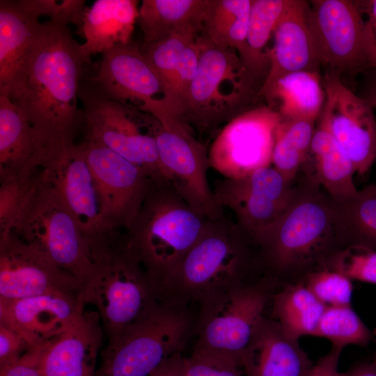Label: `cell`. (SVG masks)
<instances>
[{"label": "cell", "mask_w": 376, "mask_h": 376, "mask_svg": "<svg viewBox=\"0 0 376 376\" xmlns=\"http://www.w3.org/2000/svg\"><path fill=\"white\" fill-rule=\"evenodd\" d=\"M272 300V319L287 336L297 340L313 335L326 307L301 283L273 294Z\"/></svg>", "instance_id": "cell-33"}, {"label": "cell", "mask_w": 376, "mask_h": 376, "mask_svg": "<svg viewBox=\"0 0 376 376\" xmlns=\"http://www.w3.org/2000/svg\"><path fill=\"white\" fill-rule=\"evenodd\" d=\"M300 171L333 200H344L358 191L353 180L356 173L350 158L328 129L319 123L315 127L310 150Z\"/></svg>", "instance_id": "cell-25"}, {"label": "cell", "mask_w": 376, "mask_h": 376, "mask_svg": "<svg viewBox=\"0 0 376 376\" xmlns=\"http://www.w3.org/2000/svg\"><path fill=\"white\" fill-rule=\"evenodd\" d=\"M158 157L166 179L183 199L208 219L221 217L207 180L208 152L178 118L158 119L154 128Z\"/></svg>", "instance_id": "cell-12"}, {"label": "cell", "mask_w": 376, "mask_h": 376, "mask_svg": "<svg viewBox=\"0 0 376 376\" xmlns=\"http://www.w3.org/2000/svg\"><path fill=\"white\" fill-rule=\"evenodd\" d=\"M271 279L245 281L201 302L194 350L233 359L243 354L272 299Z\"/></svg>", "instance_id": "cell-9"}, {"label": "cell", "mask_w": 376, "mask_h": 376, "mask_svg": "<svg viewBox=\"0 0 376 376\" xmlns=\"http://www.w3.org/2000/svg\"><path fill=\"white\" fill-rule=\"evenodd\" d=\"M343 349L332 346L313 366L308 376H339L338 366Z\"/></svg>", "instance_id": "cell-45"}, {"label": "cell", "mask_w": 376, "mask_h": 376, "mask_svg": "<svg viewBox=\"0 0 376 376\" xmlns=\"http://www.w3.org/2000/svg\"><path fill=\"white\" fill-rule=\"evenodd\" d=\"M199 37L185 48L174 74L170 102L182 119L189 90L198 69L201 52Z\"/></svg>", "instance_id": "cell-39"}, {"label": "cell", "mask_w": 376, "mask_h": 376, "mask_svg": "<svg viewBox=\"0 0 376 376\" xmlns=\"http://www.w3.org/2000/svg\"><path fill=\"white\" fill-rule=\"evenodd\" d=\"M137 4L135 0H96L85 9L81 24L85 41L80 49L86 63L94 54L131 42Z\"/></svg>", "instance_id": "cell-26"}, {"label": "cell", "mask_w": 376, "mask_h": 376, "mask_svg": "<svg viewBox=\"0 0 376 376\" xmlns=\"http://www.w3.org/2000/svg\"><path fill=\"white\" fill-rule=\"evenodd\" d=\"M82 283L46 254L9 234L0 238V299L56 291L81 292Z\"/></svg>", "instance_id": "cell-18"}, {"label": "cell", "mask_w": 376, "mask_h": 376, "mask_svg": "<svg viewBox=\"0 0 376 376\" xmlns=\"http://www.w3.org/2000/svg\"><path fill=\"white\" fill-rule=\"evenodd\" d=\"M331 200L338 249L359 246L376 250V183L348 198Z\"/></svg>", "instance_id": "cell-30"}, {"label": "cell", "mask_w": 376, "mask_h": 376, "mask_svg": "<svg viewBox=\"0 0 376 376\" xmlns=\"http://www.w3.org/2000/svg\"><path fill=\"white\" fill-rule=\"evenodd\" d=\"M289 0H252L249 27L240 59L254 79L261 85L269 69L267 45Z\"/></svg>", "instance_id": "cell-31"}, {"label": "cell", "mask_w": 376, "mask_h": 376, "mask_svg": "<svg viewBox=\"0 0 376 376\" xmlns=\"http://www.w3.org/2000/svg\"><path fill=\"white\" fill-rule=\"evenodd\" d=\"M49 342L30 347L15 363L0 370V376H44L42 361Z\"/></svg>", "instance_id": "cell-42"}, {"label": "cell", "mask_w": 376, "mask_h": 376, "mask_svg": "<svg viewBox=\"0 0 376 376\" xmlns=\"http://www.w3.org/2000/svg\"><path fill=\"white\" fill-rule=\"evenodd\" d=\"M352 280L344 274L322 268L306 275V286L326 306L350 305Z\"/></svg>", "instance_id": "cell-38"}, {"label": "cell", "mask_w": 376, "mask_h": 376, "mask_svg": "<svg viewBox=\"0 0 376 376\" xmlns=\"http://www.w3.org/2000/svg\"><path fill=\"white\" fill-rule=\"evenodd\" d=\"M85 306L81 292L56 291L13 300L0 299V323L20 334L32 347L60 335Z\"/></svg>", "instance_id": "cell-20"}, {"label": "cell", "mask_w": 376, "mask_h": 376, "mask_svg": "<svg viewBox=\"0 0 376 376\" xmlns=\"http://www.w3.org/2000/svg\"><path fill=\"white\" fill-rule=\"evenodd\" d=\"M196 74L182 113L185 123L212 131L246 111L258 99L261 85L243 65L237 52L199 37Z\"/></svg>", "instance_id": "cell-8"}, {"label": "cell", "mask_w": 376, "mask_h": 376, "mask_svg": "<svg viewBox=\"0 0 376 376\" xmlns=\"http://www.w3.org/2000/svg\"><path fill=\"white\" fill-rule=\"evenodd\" d=\"M34 170L10 221L1 228L46 254L83 284L94 268L90 244L57 191L48 169Z\"/></svg>", "instance_id": "cell-3"}, {"label": "cell", "mask_w": 376, "mask_h": 376, "mask_svg": "<svg viewBox=\"0 0 376 376\" xmlns=\"http://www.w3.org/2000/svg\"><path fill=\"white\" fill-rule=\"evenodd\" d=\"M293 185L271 166L243 178H224L213 192L219 205L233 212L238 226L260 248L285 212Z\"/></svg>", "instance_id": "cell-13"}, {"label": "cell", "mask_w": 376, "mask_h": 376, "mask_svg": "<svg viewBox=\"0 0 376 376\" xmlns=\"http://www.w3.org/2000/svg\"><path fill=\"white\" fill-rule=\"evenodd\" d=\"M150 376H185L182 352L166 360Z\"/></svg>", "instance_id": "cell-46"}, {"label": "cell", "mask_w": 376, "mask_h": 376, "mask_svg": "<svg viewBox=\"0 0 376 376\" xmlns=\"http://www.w3.org/2000/svg\"><path fill=\"white\" fill-rule=\"evenodd\" d=\"M339 376H376V358L371 362L358 364Z\"/></svg>", "instance_id": "cell-48"}, {"label": "cell", "mask_w": 376, "mask_h": 376, "mask_svg": "<svg viewBox=\"0 0 376 376\" xmlns=\"http://www.w3.org/2000/svg\"><path fill=\"white\" fill-rule=\"evenodd\" d=\"M306 19L327 72L355 76L369 69L368 31L357 1L313 0Z\"/></svg>", "instance_id": "cell-11"}, {"label": "cell", "mask_w": 376, "mask_h": 376, "mask_svg": "<svg viewBox=\"0 0 376 376\" xmlns=\"http://www.w3.org/2000/svg\"><path fill=\"white\" fill-rule=\"evenodd\" d=\"M281 118L267 104L247 109L228 122L208 151L210 166L225 178H243L272 166L275 133Z\"/></svg>", "instance_id": "cell-14"}, {"label": "cell", "mask_w": 376, "mask_h": 376, "mask_svg": "<svg viewBox=\"0 0 376 376\" xmlns=\"http://www.w3.org/2000/svg\"><path fill=\"white\" fill-rule=\"evenodd\" d=\"M187 304L164 297L101 352L96 376H150L182 352L192 328Z\"/></svg>", "instance_id": "cell-7"}, {"label": "cell", "mask_w": 376, "mask_h": 376, "mask_svg": "<svg viewBox=\"0 0 376 376\" xmlns=\"http://www.w3.org/2000/svg\"><path fill=\"white\" fill-rule=\"evenodd\" d=\"M85 63L80 44L67 26L41 23L6 95L34 129L47 161L75 146L74 133L82 120L78 97Z\"/></svg>", "instance_id": "cell-1"}, {"label": "cell", "mask_w": 376, "mask_h": 376, "mask_svg": "<svg viewBox=\"0 0 376 376\" xmlns=\"http://www.w3.org/2000/svg\"><path fill=\"white\" fill-rule=\"evenodd\" d=\"M307 6L306 1H288L273 33L269 69L258 98L285 75L299 71L320 72L321 64L306 19Z\"/></svg>", "instance_id": "cell-21"}, {"label": "cell", "mask_w": 376, "mask_h": 376, "mask_svg": "<svg viewBox=\"0 0 376 376\" xmlns=\"http://www.w3.org/2000/svg\"><path fill=\"white\" fill-rule=\"evenodd\" d=\"M366 24L369 41V69H376V0L357 1Z\"/></svg>", "instance_id": "cell-44"}, {"label": "cell", "mask_w": 376, "mask_h": 376, "mask_svg": "<svg viewBox=\"0 0 376 376\" xmlns=\"http://www.w3.org/2000/svg\"><path fill=\"white\" fill-rule=\"evenodd\" d=\"M325 100L318 123L333 135L350 158L358 175L376 161V120L368 102L352 91L335 73L322 77Z\"/></svg>", "instance_id": "cell-15"}, {"label": "cell", "mask_w": 376, "mask_h": 376, "mask_svg": "<svg viewBox=\"0 0 376 376\" xmlns=\"http://www.w3.org/2000/svg\"><path fill=\"white\" fill-rule=\"evenodd\" d=\"M102 201L109 230L127 228L136 217L153 180L141 168L100 144L81 143Z\"/></svg>", "instance_id": "cell-17"}, {"label": "cell", "mask_w": 376, "mask_h": 376, "mask_svg": "<svg viewBox=\"0 0 376 376\" xmlns=\"http://www.w3.org/2000/svg\"><path fill=\"white\" fill-rule=\"evenodd\" d=\"M91 80L106 97L151 115L165 102L157 72L141 47L132 42L103 52Z\"/></svg>", "instance_id": "cell-16"}, {"label": "cell", "mask_w": 376, "mask_h": 376, "mask_svg": "<svg viewBox=\"0 0 376 376\" xmlns=\"http://www.w3.org/2000/svg\"><path fill=\"white\" fill-rule=\"evenodd\" d=\"M263 97L282 120L316 121L325 91L320 72L299 71L280 77Z\"/></svg>", "instance_id": "cell-29"}, {"label": "cell", "mask_w": 376, "mask_h": 376, "mask_svg": "<svg viewBox=\"0 0 376 376\" xmlns=\"http://www.w3.org/2000/svg\"><path fill=\"white\" fill-rule=\"evenodd\" d=\"M375 162H376V161H375Z\"/></svg>", "instance_id": "cell-50"}, {"label": "cell", "mask_w": 376, "mask_h": 376, "mask_svg": "<svg viewBox=\"0 0 376 376\" xmlns=\"http://www.w3.org/2000/svg\"><path fill=\"white\" fill-rule=\"evenodd\" d=\"M185 376H244L241 364L230 358L194 350L184 357Z\"/></svg>", "instance_id": "cell-41"}, {"label": "cell", "mask_w": 376, "mask_h": 376, "mask_svg": "<svg viewBox=\"0 0 376 376\" xmlns=\"http://www.w3.org/2000/svg\"><path fill=\"white\" fill-rule=\"evenodd\" d=\"M337 271L350 280L376 285V250L349 246L334 252L324 267Z\"/></svg>", "instance_id": "cell-37"}, {"label": "cell", "mask_w": 376, "mask_h": 376, "mask_svg": "<svg viewBox=\"0 0 376 376\" xmlns=\"http://www.w3.org/2000/svg\"><path fill=\"white\" fill-rule=\"evenodd\" d=\"M315 122L281 119L276 128L272 166L290 182H295L308 156Z\"/></svg>", "instance_id": "cell-34"}, {"label": "cell", "mask_w": 376, "mask_h": 376, "mask_svg": "<svg viewBox=\"0 0 376 376\" xmlns=\"http://www.w3.org/2000/svg\"><path fill=\"white\" fill-rule=\"evenodd\" d=\"M94 268L83 284L85 304L98 313L103 330L111 341L163 299L159 288L123 242H109L92 253Z\"/></svg>", "instance_id": "cell-6"}, {"label": "cell", "mask_w": 376, "mask_h": 376, "mask_svg": "<svg viewBox=\"0 0 376 376\" xmlns=\"http://www.w3.org/2000/svg\"><path fill=\"white\" fill-rule=\"evenodd\" d=\"M79 96L86 141L108 148L143 169L155 181H168L162 171L154 137L155 117L111 100L94 87L79 89Z\"/></svg>", "instance_id": "cell-10"}, {"label": "cell", "mask_w": 376, "mask_h": 376, "mask_svg": "<svg viewBox=\"0 0 376 376\" xmlns=\"http://www.w3.org/2000/svg\"><path fill=\"white\" fill-rule=\"evenodd\" d=\"M260 249L270 275L309 274L324 268L338 250L328 194L304 176L294 182L285 212Z\"/></svg>", "instance_id": "cell-4"}, {"label": "cell", "mask_w": 376, "mask_h": 376, "mask_svg": "<svg viewBox=\"0 0 376 376\" xmlns=\"http://www.w3.org/2000/svg\"><path fill=\"white\" fill-rule=\"evenodd\" d=\"M208 0H143L137 21L142 45H149L176 34L200 36Z\"/></svg>", "instance_id": "cell-27"}, {"label": "cell", "mask_w": 376, "mask_h": 376, "mask_svg": "<svg viewBox=\"0 0 376 376\" xmlns=\"http://www.w3.org/2000/svg\"><path fill=\"white\" fill-rule=\"evenodd\" d=\"M198 37L193 34H176L157 42L142 45L141 47L142 52L162 82L165 102L173 108L170 100L174 74L180 57L185 48Z\"/></svg>", "instance_id": "cell-36"}, {"label": "cell", "mask_w": 376, "mask_h": 376, "mask_svg": "<svg viewBox=\"0 0 376 376\" xmlns=\"http://www.w3.org/2000/svg\"><path fill=\"white\" fill-rule=\"evenodd\" d=\"M209 219L168 181L152 180L123 240L164 297L166 287Z\"/></svg>", "instance_id": "cell-2"}, {"label": "cell", "mask_w": 376, "mask_h": 376, "mask_svg": "<svg viewBox=\"0 0 376 376\" xmlns=\"http://www.w3.org/2000/svg\"><path fill=\"white\" fill-rule=\"evenodd\" d=\"M17 3L36 19L47 16L52 22L65 26L69 23L81 26L86 9L84 0H19Z\"/></svg>", "instance_id": "cell-40"}, {"label": "cell", "mask_w": 376, "mask_h": 376, "mask_svg": "<svg viewBox=\"0 0 376 376\" xmlns=\"http://www.w3.org/2000/svg\"><path fill=\"white\" fill-rule=\"evenodd\" d=\"M313 363L272 318L257 326L242 359L244 376H308Z\"/></svg>", "instance_id": "cell-23"}, {"label": "cell", "mask_w": 376, "mask_h": 376, "mask_svg": "<svg viewBox=\"0 0 376 376\" xmlns=\"http://www.w3.org/2000/svg\"><path fill=\"white\" fill-rule=\"evenodd\" d=\"M40 24L17 1H0V95L9 92Z\"/></svg>", "instance_id": "cell-28"}, {"label": "cell", "mask_w": 376, "mask_h": 376, "mask_svg": "<svg viewBox=\"0 0 376 376\" xmlns=\"http://www.w3.org/2000/svg\"><path fill=\"white\" fill-rule=\"evenodd\" d=\"M29 347L20 334L0 323V370L15 363Z\"/></svg>", "instance_id": "cell-43"}, {"label": "cell", "mask_w": 376, "mask_h": 376, "mask_svg": "<svg viewBox=\"0 0 376 376\" xmlns=\"http://www.w3.org/2000/svg\"><path fill=\"white\" fill-rule=\"evenodd\" d=\"M102 336L98 313L84 308L64 331L47 345L42 361L44 376H96Z\"/></svg>", "instance_id": "cell-22"}, {"label": "cell", "mask_w": 376, "mask_h": 376, "mask_svg": "<svg viewBox=\"0 0 376 376\" xmlns=\"http://www.w3.org/2000/svg\"><path fill=\"white\" fill-rule=\"evenodd\" d=\"M46 161L45 152L34 129L15 104L0 95L1 181L26 177Z\"/></svg>", "instance_id": "cell-24"}, {"label": "cell", "mask_w": 376, "mask_h": 376, "mask_svg": "<svg viewBox=\"0 0 376 376\" xmlns=\"http://www.w3.org/2000/svg\"><path fill=\"white\" fill-rule=\"evenodd\" d=\"M91 248L106 241L109 230L102 201L82 144L75 145L61 157L45 165Z\"/></svg>", "instance_id": "cell-19"}, {"label": "cell", "mask_w": 376, "mask_h": 376, "mask_svg": "<svg viewBox=\"0 0 376 376\" xmlns=\"http://www.w3.org/2000/svg\"><path fill=\"white\" fill-rule=\"evenodd\" d=\"M363 73L365 79L359 95L376 111V69L370 68Z\"/></svg>", "instance_id": "cell-47"}, {"label": "cell", "mask_w": 376, "mask_h": 376, "mask_svg": "<svg viewBox=\"0 0 376 376\" xmlns=\"http://www.w3.org/2000/svg\"><path fill=\"white\" fill-rule=\"evenodd\" d=\"M260 248L224 214L209 219L203 232L183 258L168 283L164 297L202 302L245 281L256 265L263 266Z\"/></svg>", "instance_id": "cell-5"}, {"label": "cell", "mask_w": 376, "mask_h": 376, "mask_svg": "<svg viewBox=\"0 0 376 376\" xmlns=\"http://www.w3.org/2000/svg\"><path fill=\"white\" fill-rule=\"evenodd\" d=\"M373 334L376 336V326L375 327L374 329L372 331Z\"/></svg>", "instance_id": "cell-49"}, {"label": "cell", "mask_w": 376, "mask_h": 376, "mask_svg": "<svg viewBox=\"0 0 376 376\" xmlns=\"http://www.w3.org/2000/svg\"><path fill=\"white\" fill-rule=\"evenodd\" d=\"M252 0H208L201 37L212 44L235 49L245 48Z\"/></svg>", "instance_id": "cell-32"}, {"label": "cell", "mask_w": 376, "mask_h": 376, "mask_svg": "<svg viewBox=\"0 0 376 376\" xmlns=\"http://www.w3.org/2000/svg\"><path fill=\"white\" fill-rule=\"evenodd\" d=\"M312 336L326 338L342 349L366 346L374 336L351 305L326 306Z\"/></svg>", "instance_id": "cell-35"}]
</instances>
